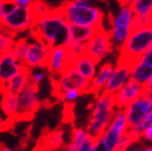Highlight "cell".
Wrapping results in <instances>:
<instances>
[{"mask_svg": "<svg viewBox=\"0 0 152 151\" xmlns=\"http://www.w3.org/2000/svg\"><path fill=\"white\" fill-rule=\"evenodd\" d=\"M28 44L29 43H28L26 38H20L15 41L14 47L12 49V52L14 54L15 58L23 65H25V58H26Z\"/></svg>", "mask_w": 152, "mask_h": 151, "instance_id": "24", "label": "cell"}, {"mask_svg": "<svg viewBox=\"0 0 152 151\" xmlns=\"http://www.w3.org/2000/svg\"><path fill=\"white\" fill-rule=\"evenodd\" d=\"M50 49L43 43L32 42L28 44L25 65L29 68H47Z\"/></svg>", "mask_w": 152, "mask_h": 151, "instance_id": "14", "label": "cell"}, {"mask_svg": "<svg viewBox=\"0 0 152 151\" xmlns=\"http://www.w3.org/2000/svg\"><path fill=\"white\" fill-rule=\"evenodd\" d=\"M14 36L0 32V56H2L3 54L12 51V49L14 47Z\"/></svg>", "mask_w": 152, "mask_h": 151, "instance_id": "29", "label": "cell"}, {"mask_svg": "<svg viewBox=\"0 0 152 151\" xmlns=\"http://www.w3.org/2000/svg\"><path fill=\"white\" fill-rule=\"evenodd\" d=\"M151 125H152V111L150 112L149 116L147 117L146 119L140 123V124L136 125V126H133V128H129V133L132 135L133 138H134L135 140H137L142 136L145 131H146L149 126H151Z\"/></svg>", "mask_w": 152, "mask_h": 151, "instance_id": "27", "label": "cell"}, {"mask_svg": "<svg viewBox=\"0 0 152 151\" xmlns=\"http://www.w3.org/2000/svg\"><path fill=\"white\" fill-rule=\"evenodd\" d=\"M142 151H152V147H147V148H143Z\"/></svg>", "mask_w": 152, "mask_h": 151, "instance_id": "46", "label": "cell"}, {"mask_svg": "<svg viewBox=\"0 0 152 151\" xmlns=\"http://www.w3.org/2000/svg\"><path fill=\"white\" fill-rule=\"evenodd\" d=\"M129 4L136 15L150 14L152 10V0H132Z\"/></svg>", "mask_w": 152, "mask_h": 151, "instance_id": "26", "label": "cell"}, {"mask_svg": "<svg viewBox=\"0 0 152 151\" xmlns=\"http://www.w3.org/2000/svg\"><path fill=\"white\" fill-rule=\"evenodd\" d=\"M136 140L133 138V136L127 132L121 137L120 141L118 144V147L115 149V151H129V149L134 145V142Z\"/></svg>", "mask_w": 152, "mask_h": 151, "instance_id": "30", "label": "cell"}, {"mask_svg": "<svg viewBox=\"0 0 152 151\" xmlns=\"http://www.w3.org/2000/svg\"><path fill=\"white\" fill-rule=\"evenodd\" d=\"M117 1L119 2L120 7H124V6H126V4H129L132 0H117Z\"/></svg>", "mask_w": 152, "mask_h": 151, "instance_id": "41", "label": "cell"}, {"mask_svg": "<svg viewBox=\"0 0 152 151\" xmlns=\"http://www.w3.org/2000/svg\"><path fill=\"white\" fill-rule=\"evenodd\" d=\"M0 94H1L0 108L9 123L20 119V105H18V94L12 93L9 91H2L0 92Z\"/></svg>", "mask_w": 152, "mask_h": 151, "instance_id": "16", "label": "cell"}, {"mask_svg": "<svg viewBox=\"0 0 152 151\" xmlns=\"http://www.w3.org/2000/svg\"><path fill=\"white\" fill-rule=\"evenodd\" d=\"M48 69L45 70L44 68H31V73H30V81L35 84L39 85L41 82L43 81L44 78L48 76Z\"/></svg>", "mask_w": 152, "mask_h": 151, "instance_id": "31", "label": "cell"}, {"mask_svg": "<svg viewBox=\"0 0 152 151\" xmlns=\"http://www.w3.org/2000/svg\"><path fill=\"white\" fill-rule=\"evenodd\" d=\"M38 92L39 85L29 81L28 84L18 94V105H20V119H31L39 110L40 100L38 97Z\"/></svg>", "mask_w": 152, "mask_h": 151, "instance_id": "9", "label": "cell"}, {"mask_svg": "<svg viewBox=\"0 0 152 151\" xmlns=\"http://www.w3.org/2000/svg\"><path fill=\"white\" fill-rule=\"evenodd\" d=\"M29 29L31 38L45 44L49 49L68 48L72 41L70 24L57 8L52 9L43 18L32 21Z\"/></svg>", "mask_w": 152, "mask_h": 151, "instance_id": "1", "label": "cell"}, {"mask_svg": "<svg viewBox=\"0 0 152 151\" xmlns=\"http://www.w3.org/2000/svg\"><path fill=\"white\" fill-rule=\"evenodd\" d=\"M24 65L15 58L12 51L0 56V92H2L6 84L18 73Z\"/></svg>", "mask_w": 152, "mask_h": 151, "instance_id": "13", "label": "cell"}, {"mask_svg": "<svg viewBox=\"0 0 152 151\" xmlns=\"http://www.w3.org/2000/svg\"><path fill=\"white\" fill-rule=\"evenodd\" d=\"M150 25H152V10L150 12Z\"/></svg>", "mask_w": 152, "mask_h": 151, "instance_id": "47", "label": "cell"}, {"mask_svg": "<svg viewBox=\"0 0 152 151\" xmlns=\"http://www.w3.org/2000/svg\"><path fill=\"white\" fill-rule=\"evenodd\" d=\"M143 95L147 96V97H148V98H149L150 100L152 102V90H146V91H145V94H143Z\"/></svg>", "mask_w": 152, "mask_h": 151, "instance_id": "42", "label": "cell"}, {"mask_svg": "<svg viewBox=\"0 0 152 151\" xmlns=\"http://www.w3.org/2000/svg\"><path fill=\"white\" fill-rule=\"evenodd\" d=\"M152 78V67L148 65L142 64L138 61L134 66L132 67L131 71V79H134L136 81L140 82L141 84L146 85Z\"/></svg>", "mask_w": 152, "mask_h": 151, "instance_id": "21", "label": "cell"}, {"mask_svg": "<svg viewBox=\"0 0 152 151\" xmlns=\"http://www.w3.org/2000/svg\"><path fill=\"white\" fill-rule=\"evenodd\" d=\"M71 26V36L72 40L83 41L88 42L90 38L95 34L99 27H90V26H79V25H70ZM102 27V26H100Z\"/></svg>", "mask_w": 152, "mask_h": 151, "instance_id": "23", "label": "cell"}, {"mask_svg": "<svg viewBox=\"0 0 152 151\" xmlns=\"http://www.w3.org/2000/svg\"><path fill=\"white\" fill-rule=\"evenodd\" d=\"M2 1L6 3V4H15L14 0H2Z\"/></svg>", "mask_w": 152, "mask_h": 151, "instance_id": "45", "label": "cell"}, {"mask_svg": "<svg viewBox=\"0 0 152 151\" xmlns=\"http://www.w3.org/2000/svg\"><path fill=\"white\" fill-rule=\"evenodd\" d=\"M2 28H3V25H2V23L0 22V32H2Z\"/></svg>", "mask_w": 152, "mask_h": 151, "instance_id": "48", "label": "cell"}, {"mask_svg": "<svg viewBox=\"0 0 152 151\" xmlns=\"http://www.w3.org/2000/svg\"><path fill=\"white\" fill-rule=\"evenodd\" d=\"M139 62H141L145 65H148V66L152 67V47L143 54L142 57L139 59Z\"/></svg>", "mask_w": 152, "mask_h": 151, "instance_id": "34", "label": "cell"}, {"mask_svg": "<svg viewBox=\"0 0 152 151\" xmlns=\"http://www.w3.org/2000/svg\"><path fill=\"white\" fill-rule=\"evenodd\" d=\"M95 141H96V139L95 138H93V137H90L83 144V145L80 147L79 149H78V151H92V149H93L94 145H95Z\"/></svg>", "mask_w": 152, "mask_h": 151, "instance_id": "33", "label": "cell"}, {"mask_svg": "<svg viewBox=\"0 0 152 151\" xmlns=\"http://www.w3.org/2000/svg\"><path fill=\"white\" fill-rule=\"evenodd\" d=\"M133 18H134V11L131 4H126L121 7V11L115 18L109 15V22L111 24V28H131Z\"/></svg>", "mask_w": 152, "mask_h": 151, "instance_id": "20", "label": "cell"}, {"mask_svg": "<svg viewBox=\"0 0 152 151\" xmlns=\"http://www.w3.org/2000/svg\"><path fill=\"white\" fill-rule=\"evenodd\" d=\"M30 73H31V68L27 67L26 65H24L20 73H16L7 83L3 91H9V92H12V93L18 94L24 87L28 84V82L30 81Z\"/></svg>", "mask_w": 152, "mask_h": 151, "instance_id": "18", "label": "cell"}, {"mask_svg": "<svg viewBox=\"0 0 152 151\" xmlns=\"http://www.w3.org/2000/svg\"><path fill=\"white\" fill-rule=\"evenodd\" d=\"M66 55H67L66 48L57 47L50 49L47 69L52 78H58L59 76L68 68Z\"/></svg>", "mask_w": 152, "mask_h": 151, "instance_id": "15", "label": "cell"}, {"mask_svg": "<svg viewBox=\"0 0 152 151\" xmlns=\"http://www.w3.org/2000/svg\"><path fill=\"white\" fill-rule=\"evenodd\" d=\"M114 69V66L112 63H106L99 68L98 73L94 76V78L91 80L90 87L88 93H93L96 95H99L102 91L105 90L107 82H108L110 76Z\"/></svg>", "mask_w": 152, "mask_h": 151, "instance_id": "17", "label": "cell"}, {"mask_svg": "<svg viewBox=\"0 0 152 151\" xmlns=\"http://www.w3.org/2000/svg\"><path fill=\"white\" fill-rule=\"evenodd\" d=\"M0 151H14V150H12L11 148H9V147H7V146L0 145Z\"/></svg>", "mask_w": 152, "mask_h": 151, "instance_id": "43", "label": "cell"}, {"mask_svg": "<svg viewBox=\"0 0 152 151\" xmlns=\"http://www.w3.org/2000/svg\"><path fill=\"white\" fill-rule=\"evenodd\" d=\"M92 151H105V150H104V147H102V141H100L99 138H98V139H96V141H95V145H94Z\"/></svg>", "mask_w": 152, "mask_h": 151, "instance_id": "38", "label": "cell"}, {"mask_svg": "<svg viewBox=\"0 0 152 151\" xmlns=\"http://www.w3.org/2000/svg\"><path fill=\"white\" fill-rule=\"evenodd\" d=\"M29 7L30 10H31L34 20H38V18H43L44 15L50 13V11L52 10L50 9V7L48 6L43 0H34Z\"/></svg>", "mask_w": 152, "mask_h": 151, "instance_id": "25", "label": "cell"}, {"mask_svg": "<svg viewBox=\"0 0 152 151\" xmlns=\"http://www.w3.org/2000/svg\"><path fill=\"white\" fill-rule=\"evenodd\" d=\"M32 21L34 18L30 7L14 4L9 11L4 13L0 21L3 25L1 32L16 37L18 32H23L30 28Z\"/></svg>", "mask_w": 152, "mask_h": 151, "instance_id": "5", "label": "cell"}, {"mask_svg": "<svg viewBox=\"0 0 152 151\" xmlns=\"http://www.w3.org/2000/svg\"><path fill=\"white\" fill-rule=\"evenodd\" d=\"M64 141V136H63V132L61 131H55L47 136L45 139V147L48 150H56L58 149Z\"/></svg>", "mask_w": 152, "mask_h": 151, "instance_id": "28", "label": "cell"}, {"mask_svg": "<svg viewBox=\"0 0 152 151\" xmlns=\"http://www.w3.org/2000/svg\"><path fill=\"white\" fill-rule=\"evenodd\" d=\"M142 147L141 146H139L138 144H136V145H134V146H132L131 148L129 149V151H142Z\"/></svg>", "mask_w": 152, "mask_h": 151, "instance_id": "40", "label": "cell"}, {"mask_svg": "<svg viewBox=\"0 0 152 151\" xmlns=\"http://www.w3.org/2000/svg\"><path fill=\"white\" fill-rule=\"evenodd\" d=\"M152 47V25L131 32L120 47L117 63L134 66L145 53Z\"/></svg>", "mask_w": 152, "mask_h": 151, "instance_id": "3", "label": "cell"}, {"mask_svg": "<svg viewBox=\"0 0 152 151\" xmlns=\"http://www.w3.org/2000/svg\"><path fill=\"white\" fill-rule=\"evenodd\" d=\"M131 71H132L131 65L117 63V67H114L113 71L107 82L105 90L102 92L115 95L131 79Z\"/></svg>", "mask_w": 152, "mask_h": 151, "instance_id": "12", "label": "cell"}, {"mask_svg": "<svg viewBox=\"0 0 152 151\" xmlns=\"http://www.w3.org/2000/svg\"><path fill=\"white\" fill-rule=\"evenodd\" d=\"M152 111V102L147 96L142 95L125 108L129 128L140 124Z\"/></svg>", "mask_w": 152, "mask_h": 151, "instance_id": "11", "label": "cell"}, {"mask_svg": "<svg viewBox=\"0 0 152 151\" xmlns=\"http://www.w3.org/2000/svg\"><path fill=\"white\" fill-rule=\"evenodd\" d=\"M4 13H6V3L2 0H0V21L3 18Z\"/></svg>", "mask_w": 152, "mask_h": 151, "instance_id": "39", "label": "cell"}, {"mask_svg": "<svg viewBox=\"0 0 152 151\" xmlns=\"http://www.w3.org/2000/svg\"><path fill=\"white\" fill-rule=\"evenodd\" d=\"M70 25L104 26V12L90 4L88 0H66L57 8Z\"/></svg>", "mask_w": 152, "mask_h": 151, "instance_id": "2", "label": "cell"}, {"mask_svg": "<svg viewBox=\"0 0 152 151\" xmlns=\"http://www.w3.org/2000/svg\"><path fill=\"white\" fill-rule=\"evenodd\" d=\"M9 125H10L9 121L7 120V118L4 117L2 111H1V108H0V131L6 130L7 128H9Z\"/></svg>", "mask_w": 152, "mask_h": 151, "instance_id": "35", "label": "cell"}, {"mask_svg": "<svg viewBox=\"0 0 152 151\" xmlns=\"http://www.w3.org/2000/svg\"><path fill=\"white\" fill-rule=\"evenodd\" d=\"M115 104L113 95L102 92L97 96L92 107V112L88 119L86 131L93 138L98 139L102 137L106 128L115 113Z\"/></svg>", "mask_w": 152, "mask_h": 151, "instance_id": "4", "label": "cell"}, {"mask_svg": "<svg viewBox=\"0 0 152 151\" xmlns=\"http://www.w3.org/2000/svg\"><path fill=\"white\" fill-rule=\"evenodd\" d=\"M129 125L125 109H117L108 128L99 139L105 151H115L121 137L129 132Z\"/></svg>", "mask_w": 152, "mask_h": 151, "instance_id": "6", "label": "cell"}, {"mask_svg": "<svg viewBox=\"0 0 152 151\" xmlns=\"http://www.w3.org/2000/svg\"><path fill=\"white\" fill-rule=\"evenodd\" d=\"M34 0H14L15 4H18V6H25V7H29L32 3Z\"/></svg>", "mask_w": 152, "mask_h": 151, "instance_id": "37", "label": "cell"}, {"mask_svg": "<svg viewBox=\"0 0 152 151\" xmlns=\"http://www.w3.org/2000/svg\"><path fill=\"white\" fill-rule=\"evenodd\" d=\"M53 89L56 95L61 96L63 93L70 90H77L82 94L88 93L91 80H88L73 67H69L58 78H52Z\"/></svg>", "mask_w": 152, "mask_h": 151, "instance_id": "7", "label": "cell"}, {"mask_svg": "<svg viewBox=\"0 0 152 151\" xmlns=\"http://www.w3.org/2000/svg\"><path fill=\"white\" fill-rule=\"evenodd\" d=\"M82 95L81 92H79V91L77 90H70V91H67V92H65V93H63L61 96H59V98H61L64 102L66 103H75L77 100V99L79 98L80 96Z\"/></svg>", "mask_w": 152, "mask_h": 151, "instance_id": "32", "label": "cell"}, {"mask_svg": "<svg viewBox=\"0 0 152 151\" xmlns=\"http://www.w3.org/2000/svg\"><path fill=\"white\" fill-rule=\"evenodd\" d=\"M146 87L140 82L134 79H129L127 83L118 92L114 97V104L117 109H125L129 107L133 102L145 94Z\"/></svg>", "mask_w": 152, "mask_h": 151, "instance_id": "10", "label": "cell"}, {"mask_svg": "<svg viewBox=\"0 0 152 151\" xmlns=\"http://www.w3.org/2000/svg\"><path fill=\"white\" fill-rule=\"evenodd\" d=\"M142 137L147 140V141H152V125L151 126H149V128L145 131Z\"/></svg>", "mask_w": 152, "mask_h": 151, "instance_id": "36", "label": "cell"}, {"mask_svg": "<svg viewBox=\"0 0 152 151\" xmlns=\"http://www.w3.org/2000/svg\"><path fill=\"white\" fill-rule=\"evenodd\" d=\"M91 137L86 128H75L71 134L70 142L68 144L66 151H78V149Z\"/></svg>", "mask_w": 152, "mask_h": 151, "instance_id": "22", "label": "cell"}, {"mask_svg": "<svg viewBox=\"0 0 152 151\" xmlns=\"http://www.w3.org/2000/svg\"><path fill=\"white\" fill-rule=\"evenodd\" d=\"M145 87H146V90H152V78L150 79V81L145 85Z\"/></svg>", "mask_w": 152, "mask_h": 151, "instance_id": "44", "label": "cell"}, {"mask_svg": "<svg viewBox=\"0 0 152 151\" xmlns=\"http://www.w3.org/2000/svg\"><path fill=\"white\" fill-rule=\"evenodd\" d=\"M113 41L111 32H107L104 26L99 27L90 38L86 43V54L91 56L96 63L102 61L112 51Z\"/></svg>", "mask_w": 152, "mask_h": 151, "instance_id": "8", "label": "cell"}, {"mask_svg": "<svg viewBox=\"0 0 152 151\" xmlns=\"http://www.w3.org/2000/svg\"><path fill=\"white\" fill-rule=\"evenodd\" d=\"M97 64L98 63H96V62L94 61L91 56H88L86 53H84V54L80 55L75 61L72 67L75 69L78 70L82 76H84L86 79L92 80L94 78V76L96 75Z\"/></svg>", "mask_w": 152, "mask_h": 151, "instance_id": "19", "label": "cell"}]
</instances>
